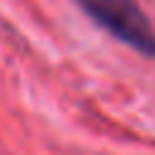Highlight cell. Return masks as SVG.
<instances>
[{
	"label": "cell",
	"mask_w": 155,
	"mask_h": 155,
	"mask_svg": "<svg viewBox=\"0 0 155 155\" xmlns=\"http://www.w3.org/2000/svg\"><path fill=\"white\" fill-rule=\"evenodd\" d=\"M85 17L131 51L155 58V27L136 0H73Z\"/></svg>",
	"instance_id": "1"
}]
</instances>
